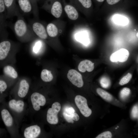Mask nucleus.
<instances>
[{"instance_id":"f257e3e1","label":"nucleus","mask_w":138,"mask_h":138,"mask_svg":"<svg viewBox=\"0 0 138 138\" xmlns=\"http://www.w3.org/2000/svg\"><path fill=\"white\" fill-rule=\"evenodd\" d=\"M20 47L19 43L7 38L0 40V67L15 63L16 55Z\"/></svg>"},{"instance_id":"f03ea898","label":"nucleus","mask_w":138,"mask_h":138,"mask_svg":"<svg viewBox=\"0 0 138 138\" xmlns=\"http://www.w3.org/2000/svg\"><path fill=\"white\" fill-rule=\"evenodd\" d=\"M13 29L18 39L22 43L30 42L37 38L29 25L25 21L20 13L17 16Z\"/></svg>"},{"instance_id":"7ed1b4c3","label":"nucleus","mask_w":138,"mask_h":138,"mask_svg":"<svg viewBox=\"0 0 138 138\" xmlns=\"http://www.w3.org/2000/svg\"><path fill=\"white\" fill-rule=\"evenodd\" d=\"M42 7L50 9L52 14L57 18L61 16L62 12V5L60 0H47Z\"/></svg>"},{"instance_id":"20e7f679","label":"nucleus","mask_w":138,"mask_h":138,"mask_svg":"<svg viewBox=\"0 0 138 138\" xmlns=\"http://www.w3.org/2000/svg\"><path fill=\"white\" fill-rule=\"evenodd\" d=\"M61 109V105L59 102H55L52 104L51 108H49L47 112V120L48 123L52 124L57 123V114Z\"/></svg>"},{"instance_id":"39448f33","label":"nucleus","mask_w":138,"mask_h":138,"mask_svg":"<svg viewBox=\"0 0 138 138\" xmlns=\"http://www.w3.org/2000/svg\"><path fill=\"white\" fill-rule=\"evenodd\" d=\"M75 103L81 113L85 117H88L92 113L91 110L88 107L86 99L84 97L77 95L75 98Z\"/></svg>"},{"instance_id":"423d86ee","label":"nucleus","mask_w":138,"mask_h":138,"mask_svg":"<svg viewBox=\"0 0 138 138\" xmlns=\"http://www.w3.org/2000/svg\"><path fill=\"white\" fill-rule=\"evenodd\" d=\"M29 25L37 37L42 40H45L48 39V35L46 29L42 24L38 21H32Z\"/></svg>"},{"instance_id":"0eeeda50","label":"nucleus","mask_w":138,"mask_h":138,"mask_svg":"<svg viewBox=\"0 0 138 138\" xmlns=\"http://www.w3.org/2000/svg\"><path fill=\"white\" fill-rule=\"evenodd\" d=\"M44 43L41 39L37 38L30 42L29 47V52L32 56H36L43 51Z\"/></svg>"},{"instance_id":"6e6552de","label":"nucleus","mask_w":138,"mask_h":138,"mask_svg":"<svg viewBox=\"0 0 138 138\" xmlns=\"http://www.w3.org/2000/svg\"><path fill=\"white\" fill-rule=\"evenodd\" d=\"M7 13V18L17 16L20 13L16 0H3Z\"/></svg>"},{"instance_id":"1a4fd4ad","label":"nucleus","mask_w":138,"mask_h":138,"mask_svg":"<svg viewBox=\"0 0 138 138\" xmlns=\"http://www.w3.org/2000/svg\"><path fill=\"white\" fill-rule=\"evenodd\" d=\"M67 77L71 82L75 86L79 88L83 86L84 82L82 75L75 70H70L67 74Z\"/></svg>"},{"instance_id":"9d476101","label":"nucleus","mask_w":138,"mask_h":138,"mask_svg":"<svg viewBox=\"0 0 138 138\" xmlns=\"http://www.w3.org/2000/svg\"><path fill=\"white\" fill-rule=\"evenodd\" d=\"M14 65L8 64L3 67V75L9 82L11 80H16L18 78V73Z\"/></svg>"},{"instance_id":"9b49d317","label":"nucleus","mask_w":138,"mask_h":138,"mask_svg":"<svg viewBox=\"0 0 138 138\" xmlns=\"http://www.w3.org/2000/svg\"><path fill=\"white\" fill-rule=\"evenodd\" d=\"M31 100L33 108L37 111L40 109V106H44L46 102L44 96L37 92H34L31 94Z\"/></svg>"},{"instance_id":"f8f14e48","label":"nucleus","mask_w":138,"mask_h":138,"mask_svg":"<svg viewBox=\"0 0 138 138\" xmlns=\"http://www.w3.org/2000/svg\"><path fill=\"white\" fill-rule=\"evenodd\" d=\"M129 53L126 49H121L112 54L110 60L112 62L119 61L123 62L126 61L129 56Z\"/></svg>"},{"instance_id":"ddd939ff","label":"nucleus","mask_w":138,"mask_h":138,"mask_svg":"<svg viewBox=\"0 0 138 138\" xmlns=\"http://www.w3.org/2000/svg\"><path fill=\"white\" fill-rule=\"evenodd\" d=\"M30 84L28 79L25 77H21L19 79L17 94L20 98H24L26 96L29 91Z\"/></svg>"},{"instance_id":"4468645a","label":"nucleus","mask_w":138,"mask_h":138,"mask_svg":"<svg viewBox=\"0 0 138 138\" xmlns=\"http://www.w3.org/2000/svg\"><path fill=\"white\" fill-rule=\"evenodd\" d=\"M40 132V127L37 125H34L26 128L24 135L26 138H35L39 136Z\"/></svg>"},{"instance_id":"2eb2a0df","label":"nucleus","mask_w":138,"mask_h":138,"mask_svg":"<svg viewBox=\"0 0 138 138\" xmlns=\"http://www.w3.org/2000/svg\"><path fill=\"white\" fill-rule=\"evenodd\" d=\"M65 3L64 4V10L68 18L72 20L77 19L79 15L76 8L71 4Z\"/></svg>"},{"instance_id":"dca6fc26","label":"nucleus","mask_w":138,"mask_h":138,"mask_svg":"<svg viewBox=\"0 0 138 138\" xmlns=\"http://www.w3.org/2000/svg\"><path fill=\"white\" fill-rule=\"evenodd\" d=\"M94 63L90 60H85L81 61L78 66V70L82 72L86 71L88 72L92 71L94 68Z\"/></svg>"},{"instance_id":"f3484780","label":"nucleus","mask_w":138,"mask_h":138,"mask_svg":"<svg viewBox=\"0 0 138 138\" xmlns=\"http://www.w3.org/2000/svg\"><path fill=\"white\" fill-rule=\"evenodd\" d=\"M1 115L2 120L5 125L8 127L11 126L13 122L12 116L8 111L3 108L1 111Z\"/></svg>"},{"instance_id":"a211bd4d","label":"nucleus","mask_w":138,"mask_h":138,"mask_svg":"<svg viewBox=\"0 0 138 138\" xmlns=\"http://www.w3.org/2000/svg\"><path fill=\"white\" fill-rule=\"evenodd\" d=\"M8 105L12 109L17 112L20 113L23 111L24 103V102L21 100L12 99L8 102Z\"/></svg>"},{"instance_id":"6ab92c4d","label":"nucleus","mask_w":138,"mask_h":138,"mask_svg":"<svg viewBox=\"0 0 138 138\" xmlns=\"http://www.w3.org/2000/svg\"><path fill=\"white\" fill-rule=\"evenodd\" d=\"M20 10L25 13L32 12V7L30 0H17Z\"/></svg>"},{"instance_id":"aec40b11","label":"nucleus","mask_w":138,"mask_h":138,"mask_svg":"<svg viewBox=\"0 0 138 138\" xmlns=\"http://www.w3.org/2000/svg\"><path fill=\"white\" fill-rule=\"evenodd\" d=\"M7 13L3 0H0V23L6 27L8 26L6 21Z\"/></svg>"},{"instance_id":"412c9836","label":"nucleus","mask_w":138,"mask_h":138,"mask_svg":"<svg viewBox=\"0 0 138 138\" xmlns=\"http://www.w3.org/2000/svg\"><path fill=\"white\" fill-rule=\"evenodd\" d=\"M112 19L114 23L120 25H126L129 22V20L126 17L119 14L114 15Z\"/></svg>"},{"instance_id":"4be33fe9","label":"nucleus","mask_w":138,"mask_h":138,"mask_svg":"<svg viewBox=\"0 0 138 138\" xmlns=\"http://www.w3.org/2000/svg\"><path fill=\"white\" fill-rule=\"evenodd\" d=\"M46 30L48 36L51 37H54L57 36L58 31L56 26L52 23L48 24Z\"/></svg>"},{"instance_id":"5701e85b","label":"nucleus","mask_w":138,"mask_h":138,"mask_svg":"<svg viewBox=\"0 0 138 138\" xmlns=\"http://www.w3.org/2000/svg\"><path fill=\"white\" fill-rule=\"evenodd\" d=\"M40 77L41 79L46 82H50L53 78L51 71L47 69H44L42 71Z\"/></svg>"},{"instance_id":"b1692460","label":"nucleus","mask_w":138,"mask_h":138,"mask_svg":"<svg viewBox=\"0 0 138 138\" xmlns=\"http://www.w3.org/2000/svg\"><path fill=\"white\" fill-rule=\"evenodd\" d=\"M96 91L99 96L106 100L110 101L112 99V96L110 94L101 88H97Z\"/></svg>"},{"instance_id":"393cba45","label":"nucleus","mask_w":138,"mask_h":138,"mask_svg":"<svg viewBox=\"0 0 138 138\" xmlns=\"http://www.w3.org/2000/svg\"><path fill=\"white\" fill-rule=\"evenodd\" d=\"M9 82L2 75H0V93H3L8 88Z\"/></svg>"},{"instance_id":"a878e982","label":"nucleus","mask_w":138,"mask_h":138,"mask_svg":"<svg viewBox=\"0 0 138 138\" xmlns=\"http://www.w3.org/2000/svg\"><path fill=\"white\" fill-rule=\"evenodd\" d=\"M77 41L82 43L85 45H88L89 41L87 37L85 35L78 34L75 37Z\"/></svg>"},{"instance_id":"bb28decb","label":"nucleus","mask_w":138,"mask_h":138,"mask_svg":"<svg viewBox=\"0 0 138 138\" xmlns=\"http://www.w3.org/2000/svg\"><path fill=\"white\" fill-rule=\"evenodd\" d=\"M100 83L101 86L105 88H108L111 84L110 79L108 77L106 76H103L100 78Z\"/></svg>"},{"instance_id":"cd10ccee","label":"nucleus","mask_w":138,"mask_h":138,"mask_svg":"<svg viewBox=\"0 0 138 138\" xmlns=\"http://www.w3.org/2000/svg\"><path fill=\"white\" fill-rule=\"evenodd\" d=\"M72 2L74 3H79L86 8H89L92 5L91 0H72Z\"/></svg>"},{"instance_id":"c85d7f7f","label":"nucleus","mask_w":138,"mask_h":138,"mask_svg":"<svg viewBox=\"0 0 138 138\" xmlns=\"http://www.w3.org/2000/svg\"><path fill=\"white\" fill-rule=\"evenodd\" d=\"M130 89L128 88H123L120 91V96L121 99H124L128 97L130 93Z\"/></svg>"},{"instance_id":"c756f323","label":"nucleus","mask_w":138,"mask_h":138,"mask_svg":"<svg viewBox=\"0 0 138 138\" xmlns=\"http://www.w3.org/2000/svg\"><path fill=\"white\" fill-rule=\"evenodd\" d=\"M132 75L131 74L128 73L126 75L123 77L120 80L119 84L123 85L128 83L131 79Z\"/></svg>"},{"instance_id":"7c9ffc66","label":"nucleus","mask_w":138,"mask_h":138,"mask_svg":"<svg viewBox=\"0 0 138 138\" xmlns=\"http://www.w3.org/2000/svg\"><path fill=\"white\" fill-rule=\"evenodd\" d=\"M39 0H30L32 7V13L34 17H37L38 15L37 2Z\"/></svg>"},{"instance_id":"2f4dec72","label":"nucleus","mask_w":138,"mask_h":138,"mask_svg":"<svg viewBox=\"0 0 138 138\" xmlns=\"http://www.w3.org/2000/svg\"><path fill=\"white\" fill-rule=\"evenodd\" d=\"M8 33L6 27L0 23V40L7 38Z\"/></svg>"},{"instance_id":"473e14b6","label":"nucleus","mask_w":138,"mask_h":138,"mask_svg":"<svg viewBox=\"0 0 138 138\" xmlns=\"http://www.w3.org/2000/svg\"><path fill=\"white\" fill-rule=\"evenodd\" d=\"M112 136V134L109 131L104 132L97 136L96 138H111Z\"/></svg>"},{"instance_id":"72a5a7b5","label":"nucleus","mask_w":138,"mask_h":138,"mask_svg":"<svg viewBox=\"0 0 138 138\" xmlns=\"http://www.w3.org/2000/svg\"><path fill=\"white\" fill-rule=\"evenodd\" d=\"M132 117L134 118H136L138 116V107L136 105L133 107L131 112Z\"/></svg>"},{"instance_id":"f704fd0d","label":"nucleus","mask_w":138,"mask_h":138,"mask_svg":"<svg viewBox=\"0 0 138 138\" xmlns=\"http://www.w3.org/2000/svg\"><path fill=\"white\" fill-rule=\"evenodd\" d=\"M63 115L65 120L68 123H73L74 121L72 119L71 115L68 114L64 112L63 113Z\"/></svg>"},{"instance_id":"c9c22d12","label":"nucleus","mask_w":138,"mask_h":138,"mask_svg":"<svg viewBox=\"0 0 138 138\" xmlns=\"http://www.w3.org/2000/svg\"><path fill=\"white\" fill-rule=\"evenodd\" d=\"M64 112L68 114H71L75 113V111L72 107H66L65 108Z\"/></svg>"},{"instance_id":"e433bc0d","label":"nucleus","mask_w":138,"mask_h":138,"mask_svg":"<svg viewBox=\"0 0 138 138\" xmlns=\"http://www.w3.org/2000/svg\"><path fill=\"white\" fill-rule=\"evenodd\" d=\"M70 115L72 119L75 121H78L79 119V116L76 113H75Z\"/></svg>"},{"instance_id":"4c0bfd02","label":"nucleus","mask_w":138,"mask_h":138,"mask_svg":"<svg viewBox=\"0 0 138 138\" xmlns=\"http://www.w3.org/2000/svg\"><path fill=\"white\" fill-rule=\"evenodd\" d=\"M120 0H107V3L110 5L118 3Z\"/></svg>"},{"instance_id":"58836bf2","label":"nucleus","mask_w":138,"mask_h":138,"mask_svg":"<svg viewBox=\"0 0 138 138\" xmlns=\"http://www.w3.org/2000/svg\"><path fill=\"white\" fill-rule=\"evenodd\" d=\"M3 94V93H0V102L2 99V98L3 97L2 95Z\"/></svg>"},{"instance_id":"ea45409f","label":"nucleus","mask_w":138,"mask_h":138,"mask_svg":"<svg viewBox=\"0 0 138 138\" xmlns=\"http://www.w3.org/2000/svg\"><path fill=\"white\" fill-rule=\"evenodd\" d=\"M97 1L99 2H103L104 0H96Z\"/></svg>"},{"instance_id":"a19ab883","label":"nucleus","mask_w":138,"mask_h":138,"mask_svg":"<svg viewBox=\"0 0 138 138\" xmlns=\"http://www.w3.org/2000/svg\"><path fill=\"white\" fill-rule=\"evenodd\" d=\"M136 36L137 37H138V33H137L136 34Z\"/></svg>"},{"instance_id":"79ce46f5","label":"nucleus","mask_w":138,"mask_h":138,"mask_svg":"<svg viewBox=\"0 0 138 138\" xmlns=\"http://www.w3.org/2000/svg\"><path fill=\"white\" fill-rule=\"evenodd\" d=\"M0 132H1V130H0Z\"/></svg>"}]
</instances>
